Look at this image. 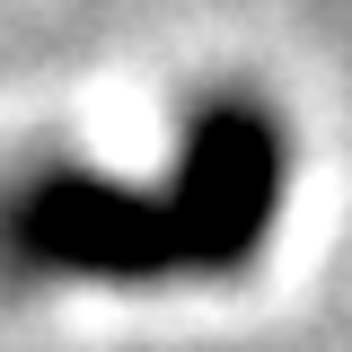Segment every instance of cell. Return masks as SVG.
<instances>
[{"mask_svg":"<svg viewBox=\"0 0 352 352\" xmlns=\"http://www.w3.org/2000/svg\"><path fill=\"white\" fill-rule=\"evenodd\" d=\"M282 176H291V150H282V124L264 115L256 97H212V106H194L168 185H176V203L194 212L203 273H238V264L264 256L273 212H282Z\"/></svg>","mask_w":352,"mask_h":352,"instance_id":"2","label":"cell"},{"mask_svg":"<svg viewBox=\"0 0 352 352\" xmlns=\"http://www.w3.org/2000/svg\"><path fill=\"white\" fill-rule=\"evenodd\" d=\"M9 256L36 273H106V282H159V273H203L194 212L176 203V185L141 194L88 168H44L36 185L9 194L0 212Z\"/></svg>","mask_w":352,"mask_h":352,"instance_id":"1","label":"cell"}]
</instances>
